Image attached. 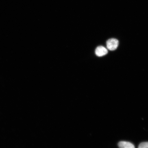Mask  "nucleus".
<instances>
[{"instance_id":"nucleus-3","label":"nucleus","mask_w":148,"mask_h":148,"mask_svg":"<svg viewBox=\"0 0 148 148\" xmlns=\"http://www.w3.org/2000/svg\"><path fill=\"white\" fill-rule=\"evenodd\" d=\"M119 148H135L134 144L130 142L122 141L118 144Z\"/></svg>"},{"instance_id":"nucleus-1","label":"nucleus","mask_w":148,"mask_h":148,"mask_svg":"<svg viewBox=\"0 0 148 148\" xmlns=\"http://www.w3.org/2000/svg\"><path fill=\"white\" fill-rule=\"evenodd\" d=\"M107 49L111 51L115 50L119 45V41L115 38H111L106 42Z\"/></svg>"},{"instance_id":"nucleus-2","label":"nucleus","mask_w":148,"mask_h":148,"mask_svg":"<svg viewBox=\"0 0 148 148\" xmlns=\"http://www.w3.org/2000/svg\"><path fill=\"white\" fill-rule=\"evenodd\" d=\"M95 54L98 57H102L106 55L108 53V51L106 48L103 46H98L95 51Z\"/></svg>"},{"instance_id":"nucleus-4","label":"nucleus","mask_w":148,"mask_h":148,"mask_svg":"<svg viewBox=\"0 0 148 148\" xmlns=\"http://www.w3.org/2000/svg\"><path fill=\"white\" fill-rule=\"evenodd\" d=\"M138 148H148V142H143L140 144Z\"/></svg>"}]
</instances>
